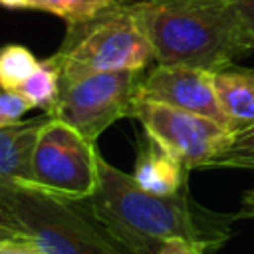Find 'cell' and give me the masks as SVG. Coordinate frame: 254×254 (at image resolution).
I'll list each match as a JSON object with an SVG mask.
<instances>
[{
    "label": "cell",
    "mask_w": 254,
    "mask_h": 254,
    "mask_svg": "<svg viewBox=\"0 0 254 254\" xmlns=\"http://www.w3.org/2000/svg\"><path fill=\"white\" fill-rule=\"evenodd\" d=\"M133 179L147 192L175 194L187 187V169L173 153L145 133L139 141Z\"/></svg>",
    "instance_id": "10"
},
{
    "label": "cell",
    "mask_w": 254,
    "mask_h": 254,
    "mask_svg": "<svg viewBox=\"0 0 254 254\" xmlns=\"http://www.w3.org/2000/svg\"><path fill=\"white\" fill-rule=\"evenodd\" d=\"M157 254H206V250H202L198 244L189 242L185 238H171L163 242Z\"/></svg>",
    "instance_id": "19"
},
{
    "label": "cell",
    "mask_w": 254,
    "mask_h": 254,
    "mask_svg": "<svg viewBox=\"0 0 254 254\" xmlns=\"http://www.w3.org/2000/svg\"><path fill=\"white\" fill-rule=\"evenodd\" d=\"M18 236H24V234L18 232L16 228H10L6 224H0V242L2 240H8V238H18Z\"/></svg>",
    "instance_id": "21"
},
{
    "label": "cell",
    "mask_w": 254,
    "mask_h": 254,
    "mask_svg": "<svg viewBox=\"0 0 254 254\" xmlns=\"http://www.w3.org/2000/svg\"><path fill=\"white\" fill-rule=\"evenodd\" d=\"M28 109H32L30 103L18 91H0V127L20 123Z\"/></svg>",
    "instance_id": "16"
},
{
    "label": "cell",
    "mask_w": 254,
    "mask_h": 254,
    "mask_svg": "<svg viewBox=\"0 0 254 254\" xmlns=\"http://www.w3.org/2000/svg\"><path fill=\"white\" fill-rule=\"evenodd\" d=\"M0 206L42 254H129L93 216L87 200L2 185Z\"/></svg>",
    "instance_id": "3"
},
{
    "label": "cell",
    "mask_w": 254,
    "mask_h": 254,
    "mask_svg": "<svg viewBox=\"0 0 254 254\" xmlns=\"http://www.w3.org/2000/svg\"><path fill=\"white\" fill-rule=\"evenodd\" d=\"M250 169L254 171V125L236 133L228 151L214 161L212 169Z\"/></svg>",
    "instance_id": "15"
},
{
    "label": "cell",
    "mask_w": 254,
    "mask_h": 254,
    "mask_svg": "<svg viewBox=\"0 0 254 254\" xmlns=\"http://www.w3.org/2000/svg\"><path fill=\"white\" fill-rule=\"evenodd\" d=\"M248 50H254V0H234Z\"/></svg>",
    "instance_id": "17"
},
{
    "label": "cell",
    "mask_w": 254,
    "mask_h": 254,
    "mask_svg": "<svg viewBox=\"0 0 254 254\" xmlns=\"http://www.w3.org/2000/svg\"><path fill=\"white\" fill-rule=\"evenodd\" d=\"M131 0H26V8L42 10L64 18L67 24L93 18L95 14Z\"/></svg>",
    "instance_id": "14"
},
{
    "label": "cell",
    "mask_w": 254,
    "mask_h": 254,
    "mask_svg": "<svg viewBox=\"0 0 254 254\" xmlns=\"http://www.w3.org/2000/svg\"><path fill=\"white\" fill-rule=\"evenodd\" d=\"M244 216H254V189L248 190L242 198V208L238 212V218H244Z\"/></svg>",
    "instance_id": "20"
},
{
    "label": "cell",
    "mask_w": 254,
    "mask_h": 254,
    "mask_svg": "<svg viewBox=\"0 0 254 254\" xmlns=\"http://www.w3.org/2000/svg\"><path fill=\"white\" fill-rule=\"evenodd\" d=\"M141 77V71H103L65 83L50 115L95 143L117 119L133 115Z\"/></svg>",
    "instance_id": "6"
},
{
    "label": "cell",
    "mask_w": 254,
    "mask_h": 254,
    "mask_svg": "<svg viewBox=\"0 0 254 254\" xmlns=\"http://www.w3.org/2000/svg\"><path fill=\"white\" fill-rule=\"evenodd\" d=\"M131 4L161 65L218 71L250 52L234 0H135Z\"/></svg>",
    "instance_id": "2"
},
{
    "label": "cell",
    "mask_w": 254,
    "mask_h": 254,
    "mask_svg": "<svg viewBox=\"0 0 254 254\" xmlns=\"http://www.w3.org/2000/svg\"><path fill=\"white\" fill-rule=\"evenodd\" d=\"M0 4L6 8H26V0H0Z\"/></svg>",
    "instance_id": "22"
},
{
    "label": "cell",
    "mask_w": 254,
    "mask_h": 254,
    "mask_svg": "<svg viewBox=\"0 0 254 254\" xmlns=\"http://www.w3.org/2000/svg\"><path fill=\"white\" fill-rule=\"evenodd\" d=\"M28 103L30 107H38L44 111H52L60 99L62 91V73L54 58H48L40 62L38 69L16 89Z\"/></svg>",
    "instance_id": "12"
},
{
    "label": "cell",
    "mask_w": 254,
    "mask_h": 254,
    "mask_svg": "<svg viewBox=\"0 0 254 254\" xmlns=\"http://www.w3.org/2000/svg\"><path fill=\"white\" fill-rule=\"evenodd\" d=\"M50 113L32 121L0 127V183L6 187L32 189V157L38 135Z\"/></svg>",
    "instance_id": "9"
},
{
    "label": "cell",
    "mask_w": 254,
    "mask_h": 254,
    "mask_svg": "<svg viewBox=\"0 0 254 254\" xmlns=\"http://www.w3.org/2000/svg\"><path fill=\"white\" fill-rule=\"evenodd\" d=\"M131 117L143 125L147 135L173 153L187 171L212 167L234 141L228 127L171 105L135 103Z\"/></svg>",
    "instance_id": "7"
},
{
    "label": "cell",
    "mask_w": 254,
    "mask_h": 254,
    "mask_svg": "<svg viewBox=\"0 0 254 254\" xmlns=\"http://www.w3.org/2000/svg\"><path fill=\"white\" fill-rule=\"evenodd\" d=\"M0 254H42L36 244L26 238V236H18V238H8L0 242Z\"/></svg>",
    "instance_id": "18"
},
{
    "label": "cell",
    "mask_w": 254,
    "mask_h": 254,
    "mask_svg": "<svg viewBox=\"0 0 254 254\" xmlns=\"http://www.w3.org/2000/svg\"><path fill=\"white\" fill-rule=\"evenodd\" d=\"M135 103L171 105L210 117L212 121L228 127L216 97L212 71L206 69L157 64L155 69L141 77L135 91Z\"/></svg>",
    "instance_id": "8"
},
{
    "label": "cell",
    "mask_w": 254,
    "mask_h": 254,
    "mask_svg": "<svg viewBox=\"0 0 254 254\" xmlns=\"http://www.w3.org/2000/svg\"><path fill=\"white\" fill-rule=\"evenodd\" d=\"M97 161L95 143L50 115L32 157V189L64 200H85L97 189Z\"/></svg>",
    "instance_id": "5"
},
{
    "label": "cell",
    "mask_w": 254,
    "mask_h": 254,
    "mask_svg": "<svg viewBox=\"0 0 254 254\" xmlns=\"http://www.w3.org/2000/svg\"><path fill=\"white\" fill-rule=\"evenodd\" d=\"M52 58L60 67L62 85L91 73L141 71L155 60L131 2L67 24L64 42Z\"/></svg>",
    "instance_id": "4"
},
{
    "label": "cell",
    "mask_w": 254,
    "mask_h": 254,
    "mask_svg": "<svg viewBox=\"0 0 254 254\" xmlns=\"http://www.w3.org/2000/svg\"><path fill=\"white\" fill-rule=\"evenodd\" d=\"M38 65L40 62L26 46L8 44L0 48V87L4 91H16Z\"/></svg>",
    "instance_id": "13"
},
{
    "label": "cell",
    "mask_w": 254,
    "mask_h": 254,
    "mask_svg": "<svg viewBox=\"0 0 254 254\" xmlns=\"http://www.w3.org/2000/svg\"><path fill=\"white\" fill-rule=\"evenodd\" d=\"M212 81L228 129L236 135L254 125V69L228 65L212 71Z\"/></svg>",
    "instance_id": "11"
},
{
    "label": "cell",
    "mask_w": 254,
    "mask_h": 254,
    "mask_svg": "<svg viewBox=\"0 0 254 254\" xmlns=\"http://www.w3.org/2000/svg\"><path fill=\"white\" fill-rule=\"evenodd\" d=\"M97 189L85 198L93 216L129 254H157L163 242L185 238L202 250H216L232 236L238 212H216L196 202L189 189L175 194L143 190L133 175L99 155Z\"/></svg>",
    "instance_id": "1"
},
{
    "label": "cell",
    "mask_w": 254,
    "mask_h": 254,
    "mask_svg": "<svg viewBox=\"0 0 254 254\" xmlns=\"http://www.w3.org/2000/svg\"><path fill=\"white\" fill-rule=\"evenodd\" d=\"M0 189H2V183H0Z\"/></svg>",
    "instance_id": "23"
}]
</instances>
